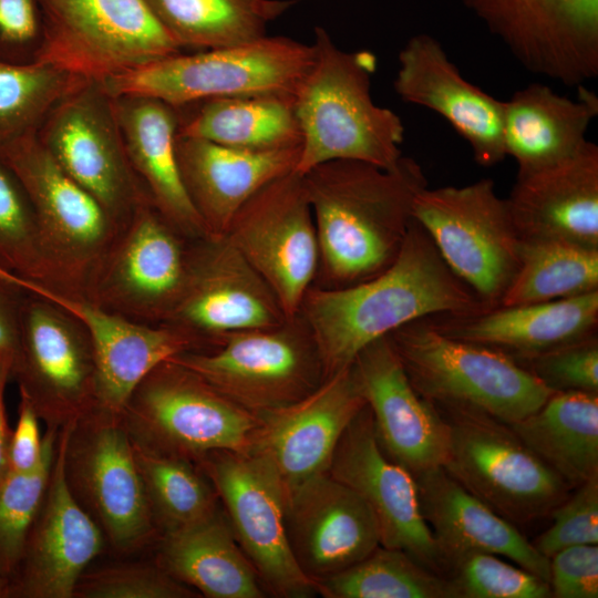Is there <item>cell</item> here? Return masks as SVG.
<instances>
[{
    "instance_id": "29",
    "label": "cell",
    "mask_w": 598,
    "mask_h": 598,
    "mask_svg": "<svg viewBox=\"0 0 598 598\" xmlns=\"http://www.w3.org/2000/svg\"><path fill=\"white\" fill-rule=\"evenodd\" d=\"M186 193L209 236L226 235L244 204L268 183L296 169L300 146L255 151L176 135Z\"/></svg>"
},
{
    "instance_id": "38",
    "label": "cell",
    "mask_w": 598,
    "mask_h": 598,
    "mask_svg": "<svg viewBox=\"0 0 598 598\" xmlns=\"http://www.w3.org/2000/svg\"><path fill=\"white\" fill-rule=\"evenodd\" d=\"M132 443L158 536L220 507L214 485L195 461Z\"/></svg>"
},
{
    "instance_id": "22",
    "label": "cell",
    "mask_w": 598,
    "mask_h": 598,
    "mask_svg": "<svg viewBox=\"0 0 598 598\" xmlns=\"http://www.w3.org/2000/svg\"><path fill=\"white\" fill-rule=\"evenodd\" d=\"M327 472L371 507L381 546L404 550L423 566L446 576L421 513L415 480L381 450L367 404L341 435Z\"/></svg>"
},
{
    "instance_id": "18",
    "label": "cell",
    "mask_w": 598,
    "mask_h": 598,
    "mask_svg": "<svg viewBox=\"0 0 598 598\" xmlns=\"http://www.w3.org/2000/svg\"><path fill=\"white\" fill-rule=\"evenodd\" d=\"M529 72L567 86L598 75V0H462Z\"/></svg>"
},
{
    "instance_id": "24",
    "label": "cell",
    "mask_w": 598,
    "mask_h": 598,
    "mask_svg": "<svg viewBox=\"0 0 598 598\" xmlns=\"http://www.w3.org/2000/svg\"><path fill=\"white\" fill-rule=\"evenodd\" d=\"M351 365L383 453L413 477L442 466L446 423L413 388L389 337L362 349Z\"/></svg>"
},
{
    "instance_id": "16",
    "label": "cell",
    "mask_w": 598,
    "mask_h": 598,
    "mask_svg": "<svg viewBox=\"0 0 598 598\" xmlns=\"http://www.w3.org/2000/svg\"><path fill=\"white\" fill-rule=\"evenodd\" d=\"M226 235L271 288L286 317L297 316L319 265L302 175L293 171L265 185L238 210Z\"/></svg>"
},
{
    "instance_id": "52",
    "label": "cell",
    "mask_w": 598,
    "mask_h": 598,
    "mask_svg": "<svg viewBox=\"0 0 598 598\" xmlns=\"http://www.w3.org/2000/svg\"><path fill=\"white\" fill-rule=\"evenodd\" d=\"M42 7L44 18H51L60 11L69 0H39Z\"/></svg>"
},
{
    "instance_id": "25",
    "label": "cell",
    "mask_w": 598,
    "mask_h": 598,
    "mask_svg": "<svg viewBox=\"0 0 598 598\" xmlns=\"http://www.w3.org/2000/svg\"><path fill=\"white\" fill-rule=\"evenodd\" d=\"M365 404L350 365L306 398L258 414L250 452L264 456L285 488L291 487L328 471L341 435Z\"/></svg>"
},
{
    "instance_id": "40",
    "label": "cell",
    "mask_w": 598,
    "mask_h": 598,
    "mask_svg": "<svg viewBox=\"0 0 598 598\" xmlns=\"http://www.w3.org/2000/svg\"><path fill=\"white\" fill-rule=\"evenodd\" d=\"M84 80L50 63L0 61V147L35 133L50 110Z\"/></svg>"
},
{
    "instance_id": "11",
    "label": "cell",
    "mask_w": 598,
    "mask_h": 598,
    "mask_svg": "<svg viewBox=\"0 0 598 598\" xmlns=\"http://www.w3.org/2000/svg\"><path fill=\"white\" fill-rule=\"evenodd\" d=\"M0 153L31 203L58 288L82 293L118 227L59 166L37 132L1 146Z\"/></svg>"
},
{
    "instance_id": "9",
    "label": "cell",
    "mask_w": 598,
    "mask_h": 598,
    "mask_svg": "<svg viewBox=\"0 0 598 598\" xmlns=\"http://www.w3.org/2000/svg\"><path fill=\"white\" fill-rule=\"evenodd\" d=\"M169 359L257 415L306 398L326 379L318 348L300 313L276 327L226 334L213 349Z\"/></svg>"
},
{
    "instance_id": "32",
    "label": "cell",
    "mask_w": 598,
    "mask_h": 598,
    "mask_svg": "<svg viewBox=\"0 0 598 598\" xmlns=\"http://www.w3.org/2000/svg\"><path fill=\"white\" fill-rule=\"evenodd\" d=\"M577 90L578 97L570 99L532 83L504 101V150L515 159L517 176L564 162L586 145V132L598 114V97L585 85Z\"/></svg>"
},
{
    "instance_id": "3",
    "label": "cell",
    "mask_w": 598,
    "mask_h": 598,
    "mask_svg": "<svg viewBox=\"0 0 598 598\" xmlns=\"http://www.w3.org/2000/svg\"><path fill=\"white\" fill-rule=\"evenodd\" d=\"M311 44L313 61L295 93L302 138L295 172L303 175L331 161L395 167L403 156L404 125L372 99L375 55L340 49L321 27Z\"/></svg>"
},
{
    "instance_id": "50",
    "label": "cell",
    "mask_w": 598,
    "mask_h": 598,
    "mask_svg": "<svg viewBox=\"0 0 598 598\" xmlns=\"http://www.w3.org/2000/svg\"><path fill=\"white\" fill-rule=\"evenodd\" d=\"M25 292L0 277V357L13 362L18 354L20 313Z\"/></svg>"
},
{
    "instance_id": "5",
    "label": "cell",
    "mask_w": 598,
    "mask_h": 598,
    "mask_svg": "<svg viewBox=\"0 0 598 598\" xmlns=\"http://www.w3.org/2000/svg\"><path fill=\"white\" fill-rule=\"evenodd\" d=\"M313 61L312 44L268 37L171 54L101 81L112 96L143 95L175 107L203 100L296 93Z\"/></svg>"
},
{
    "instance_id": "21",
    "label": "cell",
    "mask_w": 598,
    "mask_h": 598,
    "mask_svg": "<svg viewBox=\"0 0 598 598\" xmlns=\"http://www.w3.org/2000/svg\"><path fill=\"white\" fill-rule=\"evenodd\" d=\"M74 422L59 430L48 488L22 559L9 580V597L72 598L82 574L104 548L105 536L74 496L65 451Z\"/></svg>"
},
{
    "instance_id": "10",
    "label": "cell",
    "mask_w": 598,
    "mask_h": 598,
    "mask_svg": "<svg viewBox=\"0 0 598 598\" xmlns=\"http://www.w3.org/2000/svg\"><path fill=\"white\" fill-rule=\"evenodd\" d=\"M37 137L118 229L151 200L130 164L114 97L101 81L86 79L65 94L47 114Z\"/></svg>"
},
{
    "instance_id": "27",
    "label": "cell",
    "mask_w": 598,
    "mask_h": 598,
    "mask_svg": "<svg viewBox=\"0 0 598 598\" xmlns=\"http://www.w3.org/2000/svg\"><path fill=\"white\" fill-rule=\"evenodd\" d=\"M422 516L447 575L448 567L475 553L494 554L549 584V559L517 526L455 482L442 466L414 477Z\"/></svg>"
},
{
    "instance_id": "47",
    "label": "cell",
    "mask_w": 598,
    "mask_h": 598,
    "mask_svg": "<svg viewBox=\"0 0 598 598\" xmlns=\"http://www.w3.org/2000/svg\"><path fill=\"white\" fill-rule=\"evenodd\" d=\"M45 39V18L39 0H0V61L38 63Z\"/></svg>"
},
{
    "instance_id": "17",
    "label": "cell",
    "mask_w": 598,
    "mask_h": 598,
    "mask_svg": "<svg viewBox=\"0 0 598 598\" xmlns=\"http://www.w3.org/2000/svg\"><path fill=\"white\" fill-rule=\"evenodd\" d=\"M45 25L39 62L89 80L183 52L143 0H69Z\"/></svg>"
},
{
    "instance_id": "7",
    "label": "cell",
    "mask_w": 598,
    "mask_h": 598,
    "mask_svg": "<svg viewBox=\"0 0 598 598\" xmlns=\"http://www.w3.org/2000/svg\"><path fill=\"white\" fill-rule=\"evenodd\" d=\"M436 410L447 426L444 471L515 526L549 516L571 493L508 424L484 413Z\"/></svg>"
},
{
    "instance_id": "35",
    "label": "cell",
    "mask_w": 598,
    "mask_h": 598,
    "mask_svg": "<svg viewBox=\"0 0 598 598\" xmlns=\"http://www.w3.org/2000/svg\"><path fill=\"white\" fill-rule=\"evenodd\" d=\"M508 425L573 489L598 477V393L554 392Z\"/></svg>"
},
{
    "instance_id": "19",
    "label": "cell",
    "mask_w": 598,
    "mask_h": 598,
    "mask_svg": "<svg viewBox=\"0 0 598 598\" xmlns=\"http://www.w3.org/2000/svg\"><path fill=\"white\" fill-rule=\"evenodd\" d=\"M286 319L271 288L227 235L189 241L185 287L164 324L213 349L226 334L276 327Z\"/></svg>"
},
{
    "instance_id": "15",
    "label": "cell",
    "mask_w": 598,
    "mask_h": 598,
    "mask_svg": "<svg viewBox=\"0 0 598 598\" xmlns=\"http://www.w3.org/2000/svg\"><path fill=\"white\" fill-rule=\"evenodd\" d=\"M11 379L47 426L61 429L97 408V365L91 339L70 312L25 292Z\"/></svg>"
},
{
    "instance_id": "42",
    "label": "cell",
    "mask_w": 598,
    "mask_h": 598,
    "mask_svg": "<svg viewBox=\"0 0 598 598\" xmlns=\"http://www.w3.org/2000/svg\"><path fill=\"white\" fill-rule=\"evenodd\" d=\"M0 267L58 288L31 203L0 153Z\"/></svg>"
},
{
    "instance_id": "1",
    "label": "cell",
    "mask_w": 598,
    "mask_h": 598,
    "mask_svg": "<svg viewBox=\"0 0 598 598\" xmlns=\"http://www.w3.org/2000/svg\"><path fill=\"white\" fill-rule=\"evenodd\" d=\"M485 309L413 218L402 249L388 269L343 288L312 285L299 313L312 334L328 378L350 367L367 346L409 322Z\"/></svg>"
},
{
    "instance_id": "8",
    "label": "cell",
    "mask_w": 598,
    "mask_h": 598,
    "mask_svg": "<svg viewBox=\"0 0 598 598\" xmlns=\"http://www.w3.org/2000/svg\"><path fill=\"white\" fill-rule=\"evenodd\" d=\"M412 216L486 309L497 307L518 269L520 238L494 182L426 186L414 198Z\"/></svg>"
},
{
    "instance_id": "23",
    "label": "cell",
    "mask_w": 598,
    "mask_h": 598,
    "mask_svg": "<svg viewBox=\"0 0 598 598\" xmlns=\"http://www.w3.org/2000/svg\"><path fill=\"white\" fill-rule=\"evenodd\" d=\"M285 526L296 563L316 584L362 560L381 542L368 503L328 472L285 488Z\"/></svg>"
},
{
    "instance_id": "37",
    "label": "cell",
    "mask_w": 598,
    "mask_h": 598,
    "mask_svg": "<svg viewBox=\"0 0 598 598\" xmlns=\"http://www.w3.org/2000/svg\"><path fill=\"white\" fill-rule=\"evenodd\" d=\"M597 290L598 249L560 240L520 239L518 269L498 306L545 302Z\"/></svg>"
},
{
    "instance_id": "28",
    "label": "cell",
    "mask_w": 598,
    "mask_h": 598,
    "mask_svg": "<svg viewBox=\"0 0 598 598\" xmlns=\"http://www.w3.org/2000/svg\"><path fill=\"white\" fill-rule=\"evenodd\" d=\"M506 199L520 239L567 241L598 249V146L517 176Z\"/></svg>"
},
{
    "instance_id": "31",
    "label": "cell",
    "mask_w": 598,
    "mask_h": 598,
    "mask_svg": "<svg viewBox=\"0 0 598 598\" xmlns=\"http://www.w3.org/2000/svg\"><path fill=\"white\" fill-rule=\"evenodd\" d=\"M113 97L130 164L154 207L186 239L208 237L177 163V109L150 96Z\"/></svg>"
},
{
    "instance_id": "51",
    "label": "cell",
    "mask_w": 598,
    "mask_h": 598,
    "mask_svg": "<svg viewBox=\"0 0 598 598\" xmlns=\"http://www.w3.org/2000/svg\"><path fill=\"white\" fill-rule=\"evenodd\" d=\"M12 361L0 357V481L9 471L8 454L12 430L6 412V386L11 379Z\"/></svg>"
},
{
    "instance_id": "39",
    "label": "cell",
    "mask_w": 598,
    "mask_h": 598,
    "mask_svg": "<svg viewBox=\"0 0 598 598\" xmlns=\"http://www.w3.org/2000/svg\"><path fill=\"white\" fill-rule=\"evenodd\" d=\"M326 598H456L448 577L404 550L379 545L351 567L316 584Z\"/></svg>"
},
{
    "instance_id": "44",
    "label": "cell",
    "mask_w": 598,
    "mask_h": 598,
    "mask_svg": "<svg viewBox=\"0 0 598 598\" xmlns=\"http://www.w3.org/2000/svg\"><path fill=\"white\" fill-rule=\"evenodd\" d=\"M197 592L157 563H121L85 570L76 598H192Z\"/></svg>"
},
{
    "instance_id": "33",
    "label": "cell",
    "mask_w": 598,
    "mask_h": 598,
    "mask_svg": "<svg viewBox=\"0 0 598 598\" xmlns=\"http://www.w3.org/2000/svg\"><path fill=\"white\" fill-rule=\"evenodd\" d=\"M156 563L208 598H262L266 589L240 548L223 506L159 535Z\"/></svg>"
},
{
    "instance_id": "45",
    "label": "cell",
    "mask_w": 598,
    "mask_h": 598,
    "mask_svg": "<svg viewBox=\"0 0 598 598\" xmlns=\"http://www.w3.org/2000/svg\"><path fill=\"white\" fill-rule=\"evenodd\" d=\"M515 361L553 392L598 393L597 333Z\"/></svg>"
},
{
    "instance_id": "14",
    "label": "cell",
    "mask_w": 598,
    "mask_h": 598,
    "mask_svg": "<svg viewBox=\"0 0 598 598\" xmlns=\"http://www.w3.org/2000/svg\"><path fill=\"white\" fill-rule=\"evenodd\" d=\"M214 485L234 535L266 591L308 598L316 582L295 560L285 526V486L261 455L214 451L196 461Z\"/></svg>"
},
{
    "instance_id": "48",
    "label": "cell",
    "mask_w": 598,
    "mask_h": 598,
    "mask_svg": "<svg viewBox=\"0 0 598 598\" xmlns=\"http://www.w3.org/2000/svg\"><path fill=\"white\" fill-rule=\"evenodd\" d=\"M549 586L555 598H597L598 545H575L554 554Z\"/></svg>"
},
{
    "instance_id": "36",
    "label": "cell",
    "mask_w": 598,
    "mask_h": 598,
    "mask_svg": "<svg viewBox=\"0 0 598 598\" xmlns=\"http://www.w3.org/2000/svg\"><path fill=\"white\" fill-rule=\"evenodd\" d=\"M184 49L195 51L249 42L297 0H143Z\"/></svg>"
},
{
    "instance_id": "4",
    "label": "cell",
    "mask_w": 598,
    "mask_h": 598,
    "mask_svg": "<svg viewBox=\"0 0 598 598\" xmlns=\"http://www.w3.org/2000/svg\"><path fill=\"white\" fill-rule=\"evenodd\" d=\"M388 337L413 388L435 408L484 413L513 424L554 393L509 355L450 337L429 317Z\"/></svg>"
},
{
    "instance_id": "12",
    "label": "cell",
    "mask_w": 598,
    "mask_h": 598,
    "mask_svg": "<svg viewBox=\"0 0 598 598\" xmlns=\"http://www.w3.org/2000/svg\"><path fill=\"white\" fill-rule=\"evenodd\" d=\"M189 241L146 200L120 228L81 295L130 320L164 324L185 287Z\"/></svg>"
},
{
    "instance_id": "53",
    "label": "cell",
    "mask_w": 598,
    "mask_h": 598,
    "mask_svg": "<svg viewBox=\"0 0 598 598\" xmlns=\"http://www.w3.org/2000/svg\"><path fill=\"white\" fill-rule=\"evenodd\" d=\"M9 597V581L0 575V598Z\"/></svg>"
},
{
    "instance_id": "13",
    "label": "cell",
    "mask_w": 598,
    "mask_h": 598,
    "mask_svg": "<svg viewBox=\"0 0 598 598\" xmlns=\"http://www.w3.org/2000/svg\"><path fill=\"white\" fill-rule=\"evenodd\" d=\"M69 485L117 551L157 537L132 440L121 414L96 408L74 422L65 451Z\"/></svg>"
},
{
    "instance_id": "43",
    "label": "cell",
    "mask_w": 598,
    "mask_h": 598,
    "mask_svg": "<svg viewBox=\"0 0 598 598\" xmlns=\"http://www.w3.org/2000/svg\"><path fill=\"white\" fill-rule=\"evenodd\" d=\"M456 598H550L549 584L501 556L467 555L448 567Z\"/></svg>"
},
{
    "instance_id": "2",
    "label": "cell",
    "mask_w": 598,
    "mask_h": 598,
    "mask_svg": "<svg viewBox=\"0 0 598 598\" xmlns=\"http://www.w3.org/2000/svg\"><path fill=\"white\" fill-rule=\"evenodd\" d=\"M302 177L319 247L313 285L321 288L348 287L388 269L402 249L414 198L427 186L421 165L405 156L393 168L331 161Z\"/></svg>"
},
{
    "instance_id": "41",
    "label": "cell",
    "mask_w": 598,
    "mask_h": 598,
    "mask_svg": "<svg viewBox=\"0 0 598 598\" xmlns=\"http://www.w3.org/2000/svg\"><path fill=\"white\" fill-rule=\"evenodd\" d=\"M59 430L47 426L43 455L29 472H11L0 481V575L12 578L22 559L32 525L42 505L53 466Z\"/></svg>"
},
{
    "instance_id": "20",
    "label": "cell",
    "mask_w": 598,
    "mask_h": 598,
    "mask_svg": "<svg viewBox=\"0 0 598 598\" xmlns=\"http://www.w3.org/2000/svg\"><path fill=\"white\" fill-rule=\"evenodd\" d=\"M8 281L44 298L76 318L86 330L97 365V408L121 414L143 378L169 358L206 350L207 344L181 328L146 324L112 312L85 296L25 279L13 272Z\"/></svg>"
},
{
    "instance_id": "49",
    "label": "cell",
    "mask_w": 598,
    "mask_h": 598,
    "mask_svg": "<svg viewBox=\"0 0 598 598\" xmlns=\"http://www.w3.org/2000/svg\"><path fill=\"white\" fill-rule=\"evenodd\" d=\"M39 420L40 417L30 401L20 394L18 420L12 430L9 445V471L29 472L41 462L43 435L40 434Z\"/></svg>"
},
{
    "instance_id": "46",
    "label": "cell",
    "mask_w": 598,
    "mask_h": 598,
    "mask_svg": "<svg viewBox=\"0 0 598 598\" xmlns=\"http://www.w3.org/2000/svg\"><path fill=\"white\" fill-rule=\"evenodd\" d=\"M574 489L550 512L551 525L532 542L548 559L570 546L598 545V477Z\"/></svg>"
},
{
    "instance_id": "26",
    "label": "cell",
    "mask_w": 598,
    "mask_h": 598,
    "mask_svg": "<svg viewBox=\"0 0 598 598\" xmlns=\"http://www.w3.org/2000/svg\"><path fill=\"white\" fill-rule=\"evenodd\" d=\"M394 79L406 103L432 110L468 143L477 164L489 167L505 157L504 101L468 82L432 35L419 33L401 49Z\"/></svg>"
},
{
    "instance_id": "6",
    "label": "cell",
    "mask_w": 598,
    "mask_h": 598,
    "mask_svg": "<svg viewBox=\"0 0 598 598\" xmlns=\"http://www.w3.org/2000/svg\"><path fill=\"white\" fill-rule=\"evenodd\" d=\"M121 420L134 443L195 462L214 451L250 452L259 425L257 414L173 359L136 385Z\"/></svg>"
},
{
    "instance_id": "30",
    "label": "cell",
    "mask_w": 598,
    "mask_h": 598,
    "mask_svg": "<svg viewBox=\"0 0 598 598\" xmlns=\"http://www.w3.org/2000/svg\"><path fill=\"white\" fill-rule=\"evenodd\" d=\"M443 333L520 360L597 333L598 290L545 302L429 317Z\"/></svg>"
},
{
    "instance_id": "34",
    "label": "cell",
    "mask_w": 598,
    "mask_h": 598,
    "mask_svg": "<svg viewBox=\"0 0 598 598\" xmlns=\"http://www.w3.org/2000/svg\"><path fill=\"white\" fill-rule=\"evenodd\" d=\"M176 109L178 135L255 151L301 145L293 94L214 97Z\"/></svg>"
}]
</instances>
